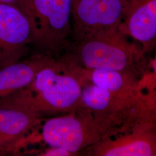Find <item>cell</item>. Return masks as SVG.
<instances>
[{
  "label": "cell",
  "instance_id": "cell-1",
  "mask_svg": "<svg viewBox=\"0 0 156 156\" xmlns=\"http://www.w3.org/2000/svg\"><path fill=\"white\" fill-rule=\"evenodd\" d=\"M82 80L80 68L62 56L39 71L28 87L42 117L80 108Z\"/></svg>",
  "mask_w": 156,
  "mask_h": 156
},
{
  "label": "cell",
  "instance_id": "cell-2",
  "mask_svg": "<svg viewBox=\"0 0 156 156\" xmlns=\"http://www.w3.org/2000/svg\"><path fill=\"white\" fill-rule=\"evenodd\" d=\"M120 28L96 34L71 42L62 55L73 65L87 69H106L133 71L145 53L141 46L130 42Z\"/></svg>",
  "mask_w": 156,
  "mask_h": 156
},
{
  "label": "cell",
  "instance_id": "cell-3",
  "mask_svg": "<svg viewBox=\"0 0 156 156\" xmlns=\"http://www.w3.org/2000/svg\"><path fill=\"white\" fill-rule=\"evenodd\" d=\"M73 0H29L27 17L33 31L35 51L57 58L73 38Z\"/></svg>",
  "mask_w": 156,
  "mask_h": 156
},
{
  "label": "cell",
  "instance_id": "cell-4",
  "mask_svg": "<svg viewBox=\"0 0 156 156\" xmlns=\"http://www.w3.org/2000/svg\"><path fill=\"white\" fill-rule=\"evenodd\" d=\"M105 135L103 121L82 108L46 119L41 131L42 140L47 145L67 150L73 156L104 139Z\"/></svg>",
  "mask_w": 156,
  "mask_h": 156
},
{
  "label": "cell",
  "instance_id": "cell-5",
  "mask_svg": "<svg viewBox=\"0 0 156 156\" xmlns=\"http://www.w3.org/2000/svg\"><path fill=\"white\" fill-rule=\"evenodd\" d=\"M41 120L28 87L0 100V156L15 154Z\"/></svg>",
  "mask_w": 156,
  "mask_h": 156
},
{
  "label": "cell",
  "instance_id": "cell-6",
  "mask_svg": "<svg viewBox=\"0 0 156 156\" xmlns=\"http://www.w3.org/2000/svg\"><path fill=\"white\" fill-rule=\"evenodd\" d=\"M122 18L121 0H73L71 42L119 29Z\"/></svg>",
  "mask_w": 156,
  "mask_h": 156
},
{
  "label": "cell",
  "instance_id": "cell-7",
  "mask_svg": "<svg viewBox=\"0 0 156 156\" xmlns=\"http://www.w3.org/2000/svg\"><path fill=\"white\" fill-rule=\"evenodd\" d=\"M32 44L27 17L17 8L0 4V69L27 57Z\"/></svg>",
  "mask_w": 156,
  "mask_h": 156
},
{
  "label": "cell",
  "instance_id": "cell-8",
  "mask_svg": "<svg viewBox=\"0 0 156 156\" xmlns=\"http://www.w3.org/2000/svg\"><path fill=\"white\" fill-rule=\"evenodd\" d=\"M154 122H147L129 131L96 142L79 153L90 156H155Z\"/></svg>",
  "mask_w": 156,
  "mask_h": 156
},
{
  "label": "cell",
  "instance_id": "cell-9",
  "mask_svg": "<svg viewBox=\"0 0 156 156\" xmlns=\"http://www.w3.org/2000/svg\"><path fill=\"white\" fill-rule=\"evenodd\" d=\"M120 30L140 42L144 53L156 43V0H121Z\"/></svg>",
  "mask_w": 156,
  "mask_h": 156
},
{
  "label": "cell",
  "instance_id": "cell-10",
  "mask_svg": "<svg viewBox=\"0 0 156 156\" xmlns=\"http://www.w3.org/2000/svg\"><path fill=\"white\" fill-rule=\"evenodd\" d=\"M83 74L91 83L108 91L120 109L140 94V84L133 71L83 68Z\"/></svg>",
  "mask_w": 156,
  "mask_h": 156
},
{
  "label": "cell",
  "instance_id": "cell-11",
  "mask_svg": "<svg viewBox=\"0 0 156 156\" xmlns=\"http://www.w3.org/2000/svg\"><path fill=\"white\" fill-rule=\"evenodd\" d=\"M55 59L50 56L34 53L0 69V100L29 87L39 71Z\"/></svg>",
  "mask_w": 156,
  "mask_h": 156
},
{
  "label": "cell",
  "instance_id": "cell-12",
  "mask_svg": "<svg viewBox=\"0 0 156 156\" xmlns=\"http://www.w3.org/2000/svg\"><path fill=\"white\" fill-rule=\"evenodd\" d=\"M81 108L88 110L95 118L109 122L120 107L108 91L91 83L84 76L82 82Z\"/></svg>",
  "mask_w": 156,
  "mask_h": 156
},
{
  "label": "cell",
  "instance_id": "cell-13",
  "mask_svg": "<svg viewBox=\"0 0 156 156\" xmlns=\"http://www.w3.org/2000/svg\"><path fill=\"white\" fill-rule=\"evenodd\" d=\"M0 4L17 8L27 16L29 7V0H0Z\"/></svg>",
  "mask_w": 156,
  "mask_h": 156
},
{
  "label": "cell",
  "instance_id": "cell-14",
  "mask_svg": "<svg viewBox=\"0 0 156 156\" xmlns=\"http://www.w3.org/2000/svg\"><path fill=\"white\" fill-rule=\"evenodd\" d=\"M40 156H73L71 153L64 149L55 147H50L41 153Z\"/></svg>",
  "mask_w": 156,
  "mask_h": 156
}]
</instances>
